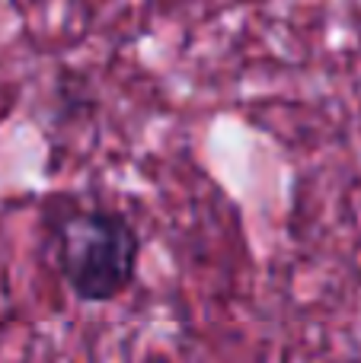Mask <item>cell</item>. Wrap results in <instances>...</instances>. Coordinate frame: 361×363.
<instances>
[{"label":"cell","instance_id":"6da1fadb","mask_svg":"<svg viewBox=\"0 0 361 363\" xmlns=\"http://www.w3.org/2000/svg\"><path fill=\"white\" fill-rule=\"evenodd\" d=\"M58 274L80 303H112L138 277L141 236L134 223L106 207H70L51 217Z\"/></svg>","mask_w":361,"mask_h":363}]
</instances>
